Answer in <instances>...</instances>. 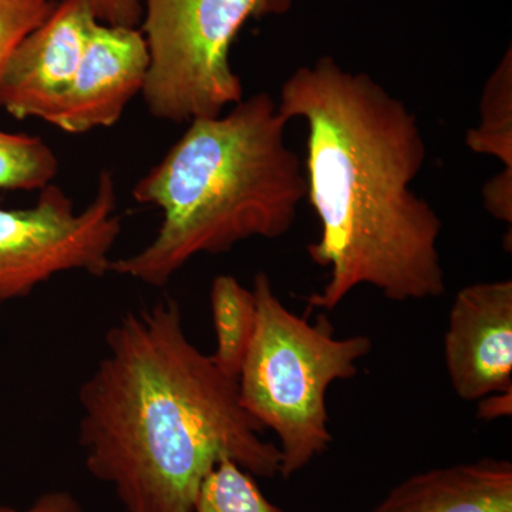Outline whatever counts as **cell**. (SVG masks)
Returning a JSON list of instances; mask_svg holds the SVG:
<instances>
[{"instance_id":"6da1fadb","label":"cell","mask_w":512,"mask_h":512,"mask_svg":"<svg viewBox=\"0 0 512 512\" xmlns=\"http://www.w3.org/2000/svg\"><path fill=\"white\" fill-rule=\"evenodd\" d=\"M276 104L308 128L306 197L320 222L308 254L330 269L309 308L333 311L363 285L394 302L440 298L443 224L412 188L427 146L409 107L330 56L295 70Z\"/></svg>"},{"instance_id":"7a4b0ae2","label":"cell","mask_w":512,"mask_h":512,"mask_svg":"<svg viewBox=\"0 0 512 512\" xmlns=\"http://www.w3.org/2000/svg\"><path fill=\"white\" fill-rule=\"evenodd\" d=\"M79 444L126 512H192L212 468L232 460L279 476L281 453L239 402L238 382L202 353L173 298L128 312L79 389Z\"/></svg>"},{"instance_id":"3957f363","label":"cell","mask_w":512,"mask_h":512,"mask_svg":"<svg viewBox=\"0 0 512 512\" xmlns=\"http://www.w3.org/2000/svg\"><path fill=\"white\" fill-rule=\"evenodd\" d=\"M288 123L268 93L191 120L133 190L138 204L163 212L156 238L113 259L110 272L164 286L194 256L288 234L306 197L305 170L286 144Z\"/></svg>"},{"instance_id":"277c9868","label":"cell","mask_w":512,"mask_h":512,"mask_svg":"<svg viewBox=\"0 0 512 512\" xmlns=\"http://www.w3.org/2000/svg\"><path fill=\"white\" fill-rule=\"evenodd\" d=\"M252 293L256 326L237 379L239 402L278 437L279 476L289 478L332 444L329 387L353 379L373 343L365 335L336 338L326 316L311 323L289 311L265 272L255 275Z\"/></svg>"},{"instance_id":"5b68a950","label":"cell","mask_w":512,"mask_h":512,"mask_svg":"<svg viewBox=\"0 0 512 512\" xmlns=\"http://www.w3.org/2000/svg\"><path fill=\"white\" fill-rule=\"evenodd\" d=\"M151 116L173 123L215 117L244 99L231 49L252 19L285 15L293 0H140Z\"/></svg>"},{"instance_id":"8992f818","label":"cell","mask_w":512,"mask_h":512,"mask_svg":"<svg viewBox=\"0 0 512 512\" xmlns=\"http://www.w3.org/2000/svg\"><path fill=\"white\" fill-rule=\"evenodd\" d=\"M39 192L33 207L0 208V306L28 298L64 272H110L121 234L113 174H100L96 195L83 211L56 185Z\"/></svg>"},{"instance_id":"52a82bcc","label":"cell","mask_w":512,"mask_h":512,"mask_svg":"<svg viewBox=\"0 0 512 512\" xmlns=\"http://www.w3.org/2000/svg\"><path fill=\"white\" fill-rule=\"evenodd\" d=\"M448 379L461 400L512 389V281L458 291L444 335Z\"/></svg>"},{"instance_id":"ba28073f","label":"cell","mask_w":512,"mask_h":512,"mask_svg":"<svg viewBox=\"0 0 512 512\" xmlns=\"http://www.w3.org/2000/svg\"><path fill=\"white\" fill-rule=\"evenodd\" d=\"M94 18L89 0H60L10 57L0 109L18 120L50 123L69 92Z\"/></svg>"},{"instance_id":"9c48e42d","label":"cell","mask_w":512,"mask_h":512,"mask_svg":"<svg viewBox=\"0 0 512 512\" xmlns=\"http://www.w3.org/2000/svg\"><path fill=\"white\" fill-rule=\"evenodd\" d=\"M148 64L140 29L94 19L72 86L49 124L83 134L119 123L128 103L143 93Z\"/></svg>"},{"instance_id":"30bf717a","label":"cell","mask_w":512,"mask_h":512,"mask_svg":"<svg viewBox=\"0 0 512 512\" xmlns=\"http://www.w3.org/2000/svg\"><path fill=\"white\" fill-rule=\"evenodd\" d=\"M372 512H512V464L481 458L431 468L397 484Z\"/></svg>"},{"instance_id":"8fae6325","label":"cell","mask_w":512,"mask_h":512,"mask_svg":"<svg viewBox=\"0 0 512 512\" xmlns=\"http://www.w3.org/2000/svg\"><path fill=\"white\" fill-rule=\"evenodd\" d=\"M210 301L217 342L212 360L225 375L237 380L255 333L254 293L235 276L220 275L212 281Z\"/></svg>"},{"instance_id":"7c38bea8","label":"cell","mask_w":512,"mask_h":512,"mask_svg":"<svg viewBox=\"0 0 512 512\" xmlns=\"http://www.w3.org/2000/svg\"><path fill=\"white\" fill-rule=\"evenodd\" d=\"M481 120L467 133V146L477 154L500 160L512 171V53H507L485 83L480 104Z\"/></svg>"},{"instance_id":"4fadbf2b","label":"cell","mask_w":512,"mask_h":512,"mask_svg":"<svg viewBox=\"0 0 512 512\" xmlns=\"http://www.w3.org/2000/svg\"><path fill=\"white\" fill-rule=\"evenodd\" d=\"M59 173V160L42 138L0 130V191H42Z\"/></svg>"},{"instance_id":"5bb4252c","label":"cell","mask_w":512,"mask_h":512,"mask_svg":"<svg viewBox=\"0 0 512 512\" xmlns=\"http://www.w3.org/2000/svg\"><path fill=\"white\" fill-rule=\"evenodd\" d=\"M192 512H285L262 493L255 477L224 460L202 481Z\"/></svg>"},{"instance_id":"9a60e30c","label":"cell","mask_w":512,"mask_h":512,"mask_svg":"<svg viewBox=\"0 0 512 512\" xmlns=\"http://www.w3.org/2000/svg\"><path fill=\"white\" fill-rule=\"evenodd\" d=\"M55 6L53 0H0V80L20 43L49 18Z\"/></svg>"},{"instance_id":"2e32d148","label":"cell","mask_w":512,"mask_h":512,"mask_svg":"<svg viewBox=\"0 0 512 512\" xmlns=\"http://www.w3.org/2000/svg\"><path fill=\"white\" fill-rule=\"evenodd\" d=\"M57 3L60 0H53ZM94 18L113 26L138 28L143 19L140 0H89Z\"/></svg>"},{"instance_id":"e0dca14e","label":"cell","mask_w":512,"mask_h":512,"mask_svg":"<svg viewBox=\"0 0 512 512\" xmlns=\"http://www.w3.org/2000/svg\"><path fill=\"white\" fill-rule=\"evenodd\" d=\"M485 210L495 220L511 225L512 222V171L503 170L491 178L483 188Z\"/></svg>"},{"instance_id":"ac0fdd59","label":"cell","mask_w":512,"mask_h":512,"mask_svg":"<svg viewBox=\"0 0 512 512\" xmlns=\"http://www.w3.org/2000/svg\"><path fill=\"white\" fill-rule=\"evenodd\" d=\"M0 512H84V510L73 494L56 490L40 495L26 510L0 505Z\"/></svg>"},{"instance_id":"d6986e66","label":"cell","mask_w":512,"mask_h":512,"mask_svg":"<svg viewBox=\"0 0 512 512\" xmlns=\"http://www.w3.org/2000/svg\"><path fill=\"white\" fill-rule=\"evenodd\" d=\"M512 413V389L488 394L478 400V417L481 420H495L501 417L511 416Z\"/></svg>"}]
</instances>
